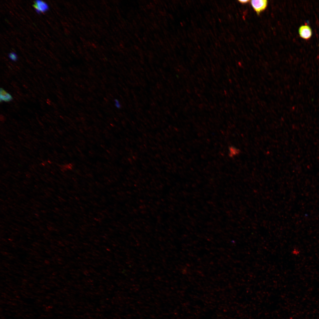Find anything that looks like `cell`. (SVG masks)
I'll return each mask as SVG.
<instances>
[{
  "label": "cell",
  "instance_id": "obj_4",
  "mask_svg": "<svg viewBox=\"0 0 319 319\" xmlns=\"http://www.w3.org/2000/svg\"><path fill=\"white\" fill-rule=\"evenodd\" d=\"M0 101L4 102H9L12 100V96L3 89L1 88L0 90Z\"/></svg>",
  "mask_w": 319,
  "mask_h": 319
},
{
  "label": "cell",
  "instance_id": "obj_6",
  "mask_svg": "<svg viewBox=\"0 0 319 319\" xmlns=\"http://www.w3.org/2000/svg\"><path fill=\"white\" fill-rule=\"evenodd\" d=\"M9 56L10 58L13 61H15L17 59L16 55L13 52H12L9 54Z\"/></svg>",
  "mask_w": 319,
  "mask_h": 319
},
{
  "label": "cell",
  "instance_id": "obj_10",
  "mask_svg": "<svg viewBox=\"0 0 319 319\" xmlns=\"http://www.w3.org/2000/svg\"></svg>",
  "mask_w": 319,
  "mask_h": 319
},
{
  "label": "cell",
  "instance_id": "obj_8",
  "mask_svg": "<svg viewBox=\"0 0 319 319\" xmlns=\"http://www.w3.org/2000/svg\"><path fill=\"white\" fill-rule=\"evenodd\" d=\"M250 0H239V1H239V2H240V3H241V4H247V3H248V2H250Z\"/></svg>",
  "mask_w": 319,
  "mask_h": 319
},
{
  "label": "cell",
  "instance_id": "obj_9",
  "mask_svg": "<svg viewBox=\"0 0 319 319\" xmlns=\"http://www.w3.org/2000/svg\"><path fill=\"white\" fill-rule=\"evenodd\" d=\"M44 263L45 264L49 265L50 264V261L48 260L45 259L44 261Z\"/></svg>",
  "mask_w": 319,
  "mask_h": 319
},
{
  "label": "cell",
  "instance_id": "obj_2",
  "mask_svg": "<svg viewBox=\"0 0 319 319\" xmlns=\"http://www.w3.org/2000/svg\"><path fill=\"white\" fill-rule=\"evenodd\" d=\"M298 32L300 36L306 40L309 39L312 35V30L310 27L307 25L300 26L299 28Z\"/></svg>",
  "mask_w": 319,
  "mask_h": 319
},
{
  "label": "cell",
  "instance_id": "obj_7",
  "mask_svg": "<svg viewBox=\"0 0 319 319\" xmlns=\"http://www.w3.org/2000/svg\"><path fill=\"white\" fill-rule=\"evenodd\" d=\"M114 102L115 107L118 108H120L121 106L118 100L116 99H115L114 100Z\"/></svg>",
  "mask_w": 319,
  "mask_h": 319
},
{
  "label": "cell",
  "instance_id": "obj_3",
  "mask_svg": "<svg viewBox=\"0 0 319 319\" xmlns=\"http://www.w3.org/2000/svg\"><path fill=\"white\" fill-rule=\"evenodd\" d=\"M33 6L38 13L45 12L48 8L47 4L45 2L40 0L35 1Z\"/></svg>",
  "mask_w": 319,
  "mask_h": 319
},
{
  "label": "cell",
  "instance_id": "obj_5",
  "mask_svg": "<svg viewBox=\"0 0 319 319\" xmlns=\"http://www.w3.org/2000/svg\"><path fill=\"white\" fill-rule=\"evenodd\" d=\"M239 151L238 149L233 146H230L229 147V156L232 157L239 153Z\"/></svg>",
  "mask_w": 319,
  "mask_h": 319
},
{
  "label": "cell",
  "instance_id": "obj_1",
  "mask_svg": "<svg viewBox=\"0 0 319 319\" xmlns=\"http://www.w3.org/2000/svg\"><path fill=\"white\" fill-rule=\"evenodd\" d=\"M250 2L253 9L258 15L266 9L268 3L266 0H253L250 1Z\"/></svg>",
  "mask_w": 319,
  "mask_h": 319
}]
</instances>
